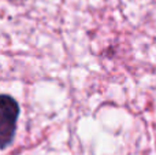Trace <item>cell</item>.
Wrapping results in <instances>:
<instances>
[{
	"label": "cell",
	"mask_w": 156,
	"mask_h": 155,
	"mask_svg": "<svg viewBox=\"0 0 156 155\" xmlns=\"http://www.w3.org/2000/svg\"><path fill=\"white\" fill-rule=\"evenodd\" d=\"M19 106L15 99L0 95V150L8 147L15 136Z\"/></svg>",
	"instance_id": "cell-1"
}]
</instances>
